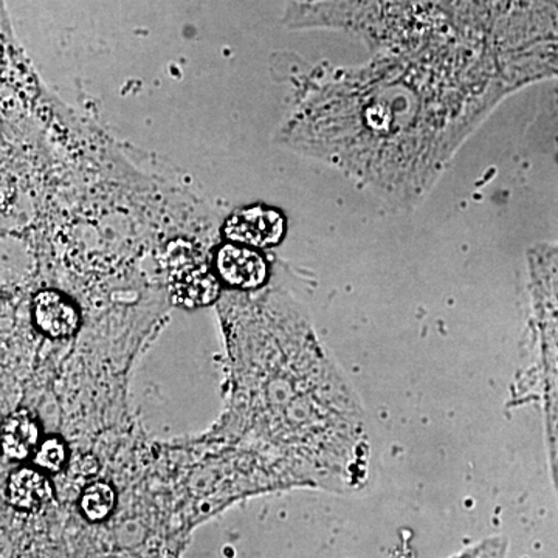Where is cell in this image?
<instances>
[{
	"instance_id": "obj_1",
	"label": "cell",
	"mask_w": 558,
	"mask_h": 558,
	"mask_svg": "<svg viewBox=\"0 0 558 558\" xmlns=\"http://www.w3.org/2000/svg\"><path fill=\"white\" fill-rule=\"evenodd\" d=\"M303 112L340 167L387 202L413 208L488 112L515 89L495 62L459 51L377 54ZM307 126H311L307 123Z\"/></svg>"
},
{
	"instance_id": "obj_6",
	"label": "cell",
	"mask_w": 558,
	"mask_h": 558,
	"mask_svg": "<svg viewBox=\"0 0 558 558\" xmlns=\"http://www.w3.org/2000/svg\"><path fill=\"white\" fill-rule=\"evenodd\" d=\"M33 319L36 328L51 339L75 336L81 323L75 304L57 290H43L35 296Z\"/></svg>"
},
{
	"instance_id": "obj_8",
	"label": "cell",
	"mask_w": 558,
	"mask_h": 558,
	"mask_svg": "<svg viewBox=\"0 0 558 558\" xmlns=\"http://www.w3.org/2000/svg\"><path fill=\"white\" fill-rule=\"evenodd\" d=\"M39 439L38 421L31 411L17 410L3 422L2 444L7 457L13 461L28 458Z\"/></svg>"
},
{
	"instance_id": "obj_10",
	"label": "cell",
	"mask_w": 558,
	"mask_h": 558,
	"mask_svg": "<svg viewBox=\"0 0 558 558\" xmlns=\"http://www.w3.org/2000/svg\"><path fill=\"white\" fill-rule=\"evenodd\" d=\"M65 461H68V447L60 438L46 439L36 450L35 464L46 472H61Z\"/></svg>"
},
{
	"instance_id": "obj_7",
	"label": "cell",
	"mask_w": 558,
	"mask_h": 558,
	"mask_svg": "<svg viewBox=\"0 0 558 558\" xmlns=\"http://www.w3.org/2000/svg\"><path fill=\"white\" fill-rule=\"evenodd\" d=\"M10 505L24 512L46 508L53 499V486L39 470L24 468L11 473L7 484Z\"/></svg>"
},
{
	"instance_id": "obj_3",
	"label": "cell",
	"mask_w": 558,
	"mask_h": 558,
	"mask_svg": "<svg viewBox=\"0 0 558 558\" xmlns=\"http://www.w3.org/2000/svg\"><path fill=\"white\" fill-rule=\"evenodd\" d=\"M168 278L172 296L185 307L208 306L219 296L218 278L193 245L179 241L168 252Z\"/></svg>"
},
{
	"instance_id": "obj_4",
	"label": "cell",
	"mask_w": 558,
	"mask_h": 558,
	"mask_svg": "<svg viewBox=\"0 0 558 558\" xmlns=\"http://www.w3.org/2000/svg\"><path fill=\"white\" fill-rule=\"evenodd\" d=\"M223 233L233 244L255 248L274 247L284 238L286 219L274 208H244L227 220Z\"/></svg>"
},
{
	"instance_id": "obj_5",
	"label": "cell",
	"mask_w": 558,
	"mask_h": 558,
	"mask_svg": "<svg viewBox=\"0 0 558 558\" xmlns=\"http://www.w3.org/2000/svg\"><path fill=\"white\" fill-rule=\"evenodd\" d=\"M216 269L226 284L242 290L258 289L269 277V266L259 252L233 242L219 248Z\"/></svg>"
},
{
	"instance_id": "obj_9",
	"label": "cell",
	"mask_w": 558,
	"mask_h": 558,
	"mask_svg": "<svg viewBox=\"0 0 558 558\" xmlns=\"http://www.w3.org/2000/svg\"><path fill=\"white\" fill-rule=\"evenodd\" d=\"M116 492L108 483L90 484L84 488L80 499V508L83 515L89 521H102L108 519L116 508Z\"/></svg>"
},
{
	"instance_id": "obj_2",
	"label": "cell",
	"mask_w": 558,
	"mask_h": 558,
	"mask_svg": "<svg viewBox=\"0 0 558 558\" xmlns=\"http://www.w3.org/2000/svg\"><path fill=\"white\" fill-rule=\"evenodd\" d=\"M529 267L542 360L550 472L558 494V242L532 250Z\"/></svg>"
}]
</instances>
